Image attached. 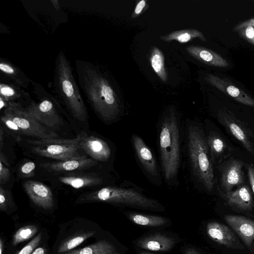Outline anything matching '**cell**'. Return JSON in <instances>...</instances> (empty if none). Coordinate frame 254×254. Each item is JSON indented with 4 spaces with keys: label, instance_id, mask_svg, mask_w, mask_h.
<instances>
[{
    "label": "cell",
    "instance_id": "7c38bea8",
    "mask_svg": "<svg viewBox=\"0 0 254 254\" xmlns=\"http://www.w3.org/2000/svg\"><path fill=\"white\" fill-rule=\"evenodd\" d=\"M219 123L223 126L250 154L254 156V146L252 140L254 134L247 125L240 120L230 110L225 107L218 111Z\"/></svg>",
    "mask_w": 254,
    "mask_h": 254
},
{
    "label": "cell",
    "instance_id": "4fadbf2b",
    "mask_svg": "<svg viewBox=\"0 0 254 254\" xmlns=\"http://www.w3.org/2000/svg\"><path fill=\"white\" fill-rule=\"evenodd\" d=\"M80 149L90 158L100 164L113 168L115 149L109 141L94 135H88L84 131L80 133Z\"/></svg>",
    "mask_w": 254,
    "mask_h": 254
},
{
    "label": "cell",
    "instance_id": "ac0fdd59",
    "mask_svg": "<svg viewBox=\"0 0 254 254\" xmlns=\"http://www.w3.org/2000/svg\"><path fill=\"white\" fill-rule=\"evenodd\" d=\"M205 78L207 82L233 98L237 102L249 106L254 107V99L227 79L211 74H207Z\"/></svg>",
    "mask_w": 254,
    "mask_h": 254
},
{
    "label": "cell",
    "instance_id": "f546056e",
    "mask_svg": "<svg viewBox=\"0 0 254 254\" xmlns=\"http://www.w3.org/2000/svg\"><path fill=\"white\" fill-rule=\"evenodd\" d=\"M37 232L38 228L35 225H27L21 227L13 236L12 245L16 246L32 238Z\"/></svg>",
    "mask_w": 254,
    "mask_h": 254
},
{
    "label": "cell",
    "instance_id": "ffe728a7",
    "mask_svg": "<svg viewBox=\"0 0 254 254\" xmlns=\"http://www.w3.org/2000/svg\"><path fill=\"white\" fill-rule=\"evenodd\" d=\"M205 135L212 162L214 165L219 164L230 154V147L223 137L217 132L210 130Z\"/></svg>",
    "mask_w": 254,
    "mask_h": 254
},
{
    "label": "cell",
    "instance_id": "f35d334b",
    "mask_svg": "<svg viewBox=\"0 0 254 254\" xmlns=\"http://www.w3.org/2000/svg\"><path fill=\"white\" fill-rule=\"evenodd\" d=\"M247 171L251 189L254 194V167L251 165H248Z\"/></svg>",
    "mask_w": 254,
    "mask_h": 254
},
{
    "label": "cell",
    "instance_id": "7bdbcfd3",
    "mask_svg": "<svg viewBox=\"0 0 254 254\" xmlns=\"http://www.w3.org/2000/svg\"><path fill=\"white\" fill-rule=\"evenodd\" d=\"M3 140H4V130L3 129L2 127L1 126L0 129V149H2V147L3 144Z\"/></svg>",
    "mask_w": 254,
    "mask_h": 254
},
{
    "label": "cell",
    "instance_id": "f1b7e54d",
    "mask_svg": "<svg viewBox=\"0 0 254 254\" xmlns=\"http://www.w3.org/2000/svg\"><path fill=\"white\" fill-rule=\"evenodd\" d=\"M129 219L134 223L144 226L158 227L165 225L166 219L164 217L142 214L137 213H129Z\"/></svg>",
    "mask_w": 254,
    "mask_h": 254
},
{
    "label": "cell",
    "instance_id": "9a60e30c",
    "mask_svg": "<svg viewBox=\"0 0 254 254\" xmlns=\"http://www.w3.org/2000/svg\"><path fill=\"white\" fill-rule=\"evenodd\" d=\"M244 162L233 157L218 167L220 174V184L217 190L227 192L243 185L245 175L243 171Z\"/></svg>",
    "mask_w": 254,
    "mask_h": 254
},
{
    "label": "cell",
    "instance_id": "f6af8a7d",
    "mask_svg": "<svg viewBox=\"0 0 254 254\" xmlns=\"http://www.w3.org/2000/svg\"><path fill=\"white\" fill-rule=\"evenodd\" d=\"M4 250V243L2 238L0 239V254H2Z\"/></svg>",
    "mask_w": 254,
    "mask_h": 254
},
{
    "label": "cell",
    "instance_id": "4316f807",
    "mask_svg": "<svg viewBox=\"0 0 254 254\" xmlns=\"http://www.w3.org/2000/svg\"><path fill=\"white\" fill-rule=\"evenodd\" d=\"M161 40L165 42L176 41L180 43H186L195 38L205 42L206 39L203 33L195 29H189L173 31L168 34L160 36Z\"/></svg>",
    "mask_w": 254,
    "mask_h": 254
},
{
    "label": "cell",
    "instance_id": "277c9868",
    "mask_svg": "<svg viewBox=\"0 0 254 254\" xmlns=\"http://www.w3.org/2000/svg\"><path fill=\"white\" fill-rule=\"evenodd\" d=\"M144 190L132 183L124 180L119 185L115 184L84 192L78 196L75 203L104 202L155 211L164 209L159 201L146 195Z\"/></svg>",
    "mask_w": 254,
    "mask_h": 254
},
{
    "label": "cell",
    "instance_id": "1f68e13d",
    "mask_svg": "<svg viewBox=\"0 0 254 254\" xmlns=\"http://www.w3.org/2000/svg\"><path fill=\"white\" fill-rule=\"evenodd\" d=\"M36 165L31 161H27L20 165L18 170L17 176L19 178H27L33 177Z\"/></svg>",
    "mask_w": 254,
    "mask_h": 254
},
{
    "label": "cell",
    "instance_id": "60d3db41",
    "mask_svg": "<svg viewBox=\"0 0 254 254\" xmlns=\"http://www.w3.org/2000/svg\"><path fill=\"white\" fill-rule=\"evenodd\" d=\"M8 105V103L4 100L2 97H0V109L1 111L5 109Z\"/></svg>",
    "mask_w": 254,
    "mask_h": 254
},
{
    "label": "cell",
    "instance_id": "5bb4252c",
    "mask_svg": "<svg viewBox=\"0 0 254 254\" xmlns=\"http://www.w3.org/2000/svg\"><path fill=\"white\" fill-rule=\"evenodd\" d=\"M38 166L44 173L48 174V176L88 170L99 166L108 167L100 164L91 158L82 155L65 161L42 162L39 163Z\"/></svg>",
    "mask_w": 254,
    "mask_h": 254
},
{
    "label": "cell",
    "instance_id": "2e32d148",
    "mask_svg": "<svg viewBox=\"0 0 254 254\" xmlns=\"http://www.w3.org/2000/svg\"><path fill=\"white\" fill-rule=\"evenodd\" d=\"M22 186L36 206L45 210H51L54 208L53 194L47 186L37 181L28 180L23 182Z\"/></svg>",
    "mask_w": 254,
    "mask_h": 254
},
{
    "label": "cell",
    "instance_id": "9c48e42d",
    "mask_svg": "<svg viewBox=\"0 0 254 254\" xmlns=\"http://www.w3.org/2000/svg\"><path fill=\"white\" fill-rule=\"evenodd\" d=\"M93 223L86 220H73L62 226L53 246V254H64L75 249L96 234Z\"/></svg>",
    "mask_w": 254,
    "mask_h": 254
},
{
    "label": "cell",
    "instance_id": "3957f363",
    "mask_svg": "<svg viewBox=\"0 0 254 254\" xmlns=\"http://www.w3.org/2000/svg\"><path fill=\"white\" fill-rule=\"evenodd\" d=\"M185 148L191 177L195 185L211 192L215 185L214 164L202 126L193 121L185 124Z\"/></svg>",
    "mask_w": 254,
    "mask_h": 254
},
{
    "label": "cell",
    "instance_id": "6da1fadb",
    "mask_svg": "<svg viewBox=\"0 0 254 254\" xmlns=\"http://www.w3.org/2000/svg\"><path fill=\"white\" fill-rule=\"evenodd\" d=\"M75 65L79 86L95 114L106 124L117 122L121 105L108 80L93 63L76 60Z\"/></svg>",
    "mask_w": 254,
    "mask_h": 254
},
{
    "label": "cell",
    "instance_id": "603a6c76",
    "mask_svg": "<svg viewBox=\"0 0 254 254\" xmlns=\"http://www.w3.org/2000/svg\"><path fill=\"white\" fill-rule=\"evenodd\" d=\"M206 232L213 241L228 248H232L237 241L234 232L227 226L219 222L208 223Z\"/></svg>",
    "mask_w": 254,
    "mask_h": 254
},
{
    "label": "cell",
    "instance_id": "484cf974",
    "mask_svg": "<svg viewBox=\"0 0 254 254\" xmlns=\"http://www.w3.org/2000/svg\"><path fill=\"white\" fill-rule=\"evenodd\" d=\"M64 254H120L108 241L101 240L83 248L75 249Z\"/></svg>",
    "mask_w": 254,
    "mask_h": 254
},
{
    "label": "cell",
    "instance_id": "8fae6325",
    "mask_svg": "<svg viewBox=\"0 0 254 254\" xmlns=\"http://www.w3.org/2000/svg\"><path fill=\"white\" fill-rule=\"evenodd\" d=\"M131 143L137 162L144 175L153 185L160 186L163 177L159 161L153 151L138 135H131Z\"/></svg>",
    "mask_w": 254,
    "mask_h": 254
},
{
    "label": "cell",
    "instance_id": "4dcf8cb0",
    "mask_svg": "<svg viewBox=\"0 0 254 254\" xmlns=\"http://www.w3.org/2000/svg\"><path fill=\"white\" fill-rule=\"evenodd\" d=\"M17 207L10 191L0 187V210L9 214Z\"/></svg>",
    "mask_w": 254,
    "mask_h": 254
},
{
    "label": "cell",
    "instance_id": "ba28073f",
    "mask_svg": "<svg viewBox=\"0 0 254 254\" xmlns=\"http://www.w3.org/2000/svg\"><path fill=\"white\" fill-rule=\"evenodd\" d=\"M32 84L33 86V92L40 101L38 102L33 101L24 109L39 123L55 131L63 124L56 107L60 103L41 85L33 81Z\"/></svg>",
    "mask_w": 254,
    "mask_h": 254
},
{
    "label": "cell",
    "instance_id": "74e56055",
    "mask_svg": "<svg viewBox=\"0 0 254 254\" xmlns=\"http://www.w3.org/2000/svg\"><path fill=\"white\" fill-rule=\"evenodd\" d=\"M248 26L254 27V18H251L238 24L233 28V31L238 32Z\"/></svg>",
    "mask_w": 254,
    "mask_h": 254
},
{
    "label": "cell",
    "instance_id": "d6986e66",
    "mask_svg": "<svg viewBox=\"0 0 254 254\" xmlns=\"http://www.w3.org/2000/svg\"><path fill=\"white\" fill-rule=\"evenodd\" d=\"M224 219L245 245L250 247L254 241V220L234 215H225Z\"/></svg>",
    "mask_w": 254,
    "mask_h": 254
},
{
    "label": "cell",
    "instance_id": "ab89813d",
    "mask_svg": "<svg viewBox=\"0 0 254 254\" xmlns=\"http://www.w3.org/2000/svg\"><path fill=\"white\" fill-rule=\"evenodd\" d=\"M32 254H48V250L45 247H37L33 251Z\"/></svg>",
    "mask_w": 254,
    "mask_h": 254
},
{
    "label": "cell",
    "instance_id": "8992f818",
    "mask_svg": "<svg viewBox=\"0 0 254 254\" xmlns=\"http://www.w3.org/2000/svg\"><path fill=\"white\" fill-rule=\"evenodd\" d=\"M113 170L112 168L99 166L88 170L47 176V177L54 188L95 190L115 184L117 176L113 175Z\"/></svg>",
    "mask_w": 254,
    "mask_h": 254
},
{
    "label": "cell",
    "instance_id": "836d02e7",
    "mask_svg": "<svg viewBox=\"0 0 254 254\" xmlns=\"http://www.w3.org/2000/svg\"><path fill=\"white\" fill-rule=\"evenodd\" d=\"M1 123L7 128L12 131L16 135H22L18 126L11 119L2 114L0 119Z\"/></svg>",
    "mask_w": 254,
    "mask_h": 254
},
{
    "label": "cell",
    "instance_id": "b9f144b4",
    "mask_svg": "<svg viewBox=\"0 0 254 254\" xmlns=\"http://www.w3.org/2000/svg\"><path fill=\"white\" fill-rule=\"evenodd\" d=\"M0 161L3 163L5 165L8 166V161L7 160V158L6 156L4 155V154L2 153L1 150L0 152Z\"/></svg>",
    "mask_w": 254,
    "mask_h": 254
},
{
    "label": "cell",
    "instance_id": "e0dca14e",
    "mask_svg": "<svg viewBox=\"0 0 254 254\" xmlns=\"http://www.w3.org/2000/svg\"><path fill=\"white\" fill-rule=\"evenodd\" d=\"M217 190L226 204L233 209L243 212L252 210L253 207V196L251 190L247 185H243L235 190L227 192Z\"/></svg>",
    "mask_w": 254,
    "mask_h": 254
},
{
    "label": "cell",
    "instance_id": "cb8c5ba5",
    "mask_svg": "<svg viewBox=\"0 0 254 254\" xmlns=\"http://www.w3.org/2000/svg\"><path fill=\"white\" fill-rule=\"evenodd\" d=\"M136 245L144 250L166 252L171 249L175 244L172 238L159 233L154 234L138 240Z\"/></svg>",
    "mask_w": 254,
    "mask_h": 254
},
{
    "label": "cell",
    "instance_id": "52a82bcc",
    "mask_svg": "<svg viewBox=\"0 0 254 254\" xmlns=\"http://www.w3.org/2000/svg\"><path fill=\"white\" fill-rule=\"evenodd\" d=\"M80 133L73 139L47 138L27 139V149L33 155L56 160L65 161L78 156L80 149Z\"/></svg>",
    "mask_w": 254,
    "mask_h": 254
},
{
    "label": "cell",
    "instance_id": "8d00e7d4",
    "mask_svg": "<svg viewBox=\"0 0 254 254\" xmlns=\"http://www.w3.org/2000/svg\"><path fill=\"white\" fill-rule=\"evenodd\" d=\"M146 1L145 0H141L137 2L134 9L133 12L131 15V18H135L139 16L142 12L145 10V8L147 6Z\"/></svg>",
    "mask_w": 254,
    "mask_h": 254
},
{
    "label": "cell",
    "instance_id": "bcb514c9",
    "mask_svg": "<svg viewBox=\"0 0 254 254\" xmlns=\"http://www.w3.org/2000/svg\"><path fill=\"white\" fill-rule=\"evenodd\" d=\"M140 254H153L142 252L140 253Z\"/></svg>",
    "mask_w": 254,
    "mask_h": 254
},
{
    "label": "cell",
    "instance_id": "30bf717a",
    "mask_svg": "<svg viewBox=\"0 0 254 254\" xmlns=\"http://www.w3.org/2000/svg\"><path fill=\"white\" fill-rule=\"evenodd\" d=\"M3 114L11 119L18 126L22 135L36 139L58 138V134L37 121L25 110L24 107L15 103H8Z\"/></svg>",
    "mask_w": 254,
    "mask_h": 254
},
{
    "label": "cell",
    "instance_id": "7dc6e473",
    "mask_svg": "<svg viewBox=\"0 0 254 254\" xmlns=\"http://www.w3.org/2000/svg\"></svg>",
    "mask_w": 254,
    "mask_h": 254
},
{
    "label": "cell",
    "instance_id": "e575fe53",
    "mask_svg": "<svg viewBox=\"0 0 254 254\" xmlns=\"http://www.w3.org/2000/svg\"><path fill=\"white\" fill-rule=\"evenodd\" d=\"M238 33L242 38L254 45V27L248 26L240 30Z\"/></svg>",
    "mask_w": 254,
    "mask_h": 254
},
{
    "label": "cell",
    "instance_id": "7402d4cb",
    "mask_svg": "<svg viewBox=\"0 0 254 254\" xmlns=\"http://www.w3.org/2000/svg\"><path fill=\"white\" fill-rule=\"evenodd\" d=\"M187 53L204 64L216 67H225L229 65L228 61L215 52L199 46H189L186 48Z\"/></svg>",
    "mask_w": 254,
    "mask_h": 254
},
{
    "label": "cell",
    "instance_id": "7a4b0ae2",
    "mask_svg": "<svg viewBox=\"0 0 254 254\" xmlns=\"http://www.w3.org/2000/svg\"><path fill=\"white\" fill-rule=\"evenodd\" d=\"M157 148L163 180L170 187L178 185L182 165L185 127L173 108L168 109L157 125Z\"/></svg>",
    "mask_w": 254,
    "mask_h": 254
},
{
    "label": "cell",
    "instance_id": "44dd1931",
    "mask_svg": "<svg viewBox=\"0 0 254 254\" xmlns=\"http://www.w3.org/2000/svg\"><path fill=\"white\" fill-rule=\"evenodd\" d=\"M0 97L7 103H17L24 107L33 101L29 94L21 87L2 79L0 82Z\"/></svg>",
    "mask_w": 254,
    "mask_h": 254
},
{
    "label": "cell",
    "instance_id": "d590c367",
    "mask_svg": "<svg viewBox=\"0 0 254 254\" xmlns=\"http://www.w3.org/2000/svg\"><path fill=\"white\" fill-rule=\"evenodd\" d=\"M10 174L9 169L3 163L0 162V184H5L9 180Z\"/></svg>",
    "mask_w": 254,
    "mask_h": 254
},
{
    "label": "cell",
    "instance_id": "d6a6232c",
    "mask_svg": "<svg viewBox=\"0 0 254 254\" xmlns=\"http://www.w3.org/2000/svg\"><path fill=\"white\" fill-rule=\"evenodd\" d=\"M42 239V233L38 234L16 254H32L34 250L40 245Z\"/></svg>",
    "mask_w": 254,
    "mask_h": 254
},
{
    "label": "cell",
    "instance_id": "ee69618b",
    "mask_svg": "<svg viewBox=\"0 0 254 254\" xmlns=\"http://www.w3.org/2000/svg\"><path fill=\"white\" fill-rule=\"evenodd\" d=\"M185 254H199L198 252L193 249H189L186 250Z\"/></svg>",
    "mask_w": 254,
    "mask_h": 254
},
{
    "label": "cell",
    "instance_id": "5b68a950",
    "mask_svg": "<svg viewBox=\"0 0 254 254\" xmlns=\"http://www.w3.org/2000/svg\"><path fill=\"white\" fill-rule=\"evenodd\" d=\"M52 89L54 96L77 121L86 123L88 112L75 79L72 66L63 52L55 62Z\"/></svg>",
    "mask_w": 254,
    "mask_h": 254
},
{
    "label": "cell",
    "instance_id": "83f0119b",
    "mask_svg": "<svg viewBox=\"0 0 254 254\" xmlns=\"http://www.w3.org/2000/svg\"><path fill=\"white\" fill-rule=\"evenodd\" d=\"M149 62L150 65L163 82H166L167 74L165 67V59L162 52L157 47H153L150 52Z\"/></svg>",
    "mask_w": 254,
    "mask_h": 254
},
{
    "label": "cell",
    "instance_id": "d4e9b609",
    "mask_svg": "<svg viewBox=\"0 0 254 254\" xmlns=\"http://www.w3.org/2000/svg\"><path fill=\"white\" fill-rule=\"evenodd\" d=\"M0 70L4 79L21 88H28L33 82L19 67L5 59H0Z\"/></svg>",
    "mask_w": 254,
    "mask_h": 254
}]
</instances>
